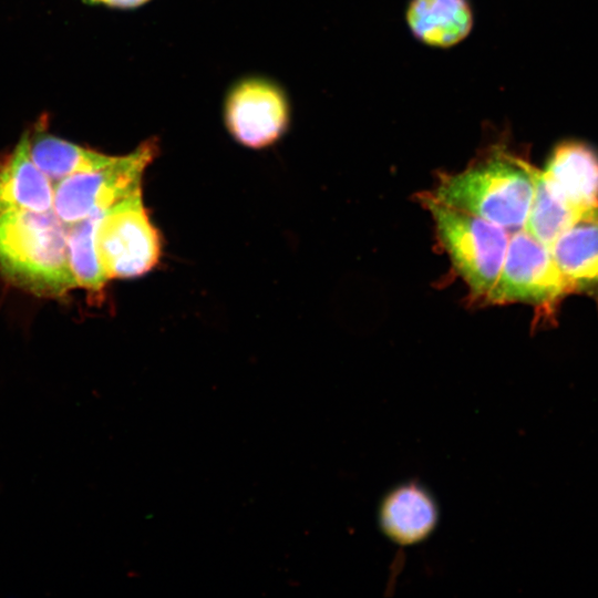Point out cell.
Wrapping results in <instances>:
<instances>
[{"label": "cell", "mask_w": 598, "mask_h": 598, "mask_svg": "<svg viewBox=\"0 0 598 598\" xmlns=\"http://www.w3.org/2000/svg\"><path fill=\"white\" fill-rule=\"evenodd\" d=\"M538 169L505 146H493L465 169L442 174L431 193L437 200L508 231L523 228Z\"/></svg>", "instance_id": "obj_1"}, {"label": "cell", "mask_w": 598, "mask_h": 598, "mask_svg": "<svg viewBox=\"0 0 598 598\" xmlns=\"http://www.w3.org/2000/svg\"><path fill=\"white\" fill-rule=\"evenodd\" d=\"M0 272L41 297H61L78 287L69 264L68 226L53 209L0 213Z\"/></svg>", "instance_id": "obj_2"}, {"label": "cell", "mask_w": 598, "mask_h": 598, "mask_svg": "<svg viewBox=\"0 0 598 598\" xmlns=\"http://www.w3.org/2000/svg\"><path fill=\"white\" fill-rule=\"evenodd\" d=\"M421 199L434 220L437 238L453 267L473 295L487 299L504 262L508 230L451 207L429 193Z\"/></svg>", "instance_id": "obj_3"}, {"label": "cell", "mask_w": 598, "mask_h": 598, "mask_svg": "<svg viewBox=\"0 0 598 598\" xmlns=\"http://www.w3.org/2000/svg\"><path fill=\"white\" fill-rule=\"evenodd\" d=\"M95 245L107 280L138 277L157 264L159 237L143 205L141 188L103 210Z\"/></svg>", "instance_id": "obj_4"}, {"label": "cell", "mask_w": 598, "mask_h": 598, "mask_svg": "<svg viewBox=\"0 0 598 598\" xmlns=\"http://www.w3.org/2000/svg\"><path fill=\"white\" fill-rule=\"evenodd\" d=\"M157 151L156 140H147L101 168L61 179L54 185L55 215L69 226L140 189L143 173Z\"/></svg>", "instance_id": "obj_5"}, {"label": "cell", "mask_w": 598, "mask_h": 598, "mask_svg": "<svg viewBox=\"0 0 598 598\" xmlns=\"http://www.w3.org/2000/svg\"><path fill=\"white\" fill-rule=\"evenodd\" d=\"M569 292L550 248L520 228L509 235L499 276L486 300L525 302L549 311Z\"/></svg>", "instance_id": "obj_6"}, {"label": "cell", "mask_w": 598, "mask_h": 598, "mask_svg": "<svg viewBox=\"0 0 598 598\" xmlns=\"http://www.w3.org/2000/svg\"><path fill=\"white\" fill-rule=\"evenodd\" d=\"M225 120L231 135L243 145L260 148L272 144L288 123L282 92L261 79L236 85L226 101Z\"/></svg>", "instance_id": "obj_7"}, {"label": "cell", "mask_w": 598, "mask_h": 598, "mask_svg": "<svg viewBox=\"0 0 598 598\" xmlns=\"http://www.w3.org/2000/svg\"><path fill=\"white\" fill-rule=\"evenodd\" d=\"M540 173L548 187L566 202L580 208L598 206V154L591 147L564 142Z\"/></svg>", "instance_id": "obj_8"}, {"label": "cell", "mask_w": 598, "mask_h": 598, "mask_svg": "<svg viewBox=\"0 0 598 598\" xmlns=\"http://www.w3.org/2000/svg\"><path fill=\"white\" fill-rule=\"evenodd\" d=\"M30 132L0 163V213L53 209L54 186L30 155Z\"/></svg>", "instance_id": "obj_9"}, {"label": "cell", "mask_w": 598, "mask_h": 598, "mask_svg": "<svg viewBox=\"0 0 598 598\" xmlns=\"http://www.w3.org/2000/svg\"><path fill=\"white\" fill-rule=\"evenodd\" d=\"M439 519L437 505L422 485L405 483L389 492L381 502L382 532L399 545H414L430 536Z\"/></svg>", "instance_id": "obj_10"}, {"label": "cell", "mask_w": 598, "mask_h": 598, "mask_svg": "<svg viewBox=\"0 0 598 598\" xmlns=\"http://www.w3.org/2000/svg\"><path fill=\"white\" fill-rule=\"evenodd\" d=\"M550 251L570 292H598V208L561 233Z\"/></svg>", "instance_id": "obj_11"}, {"label": "cell", "mask_w": 598, "mask_h": 598, "mask_svg": "<svg viewBox=\"0 0 598 598\" xmlns=\"http://www.w3.org/2000/svg\"><path fill=\"white\" fill-rule=\"evenodd\" d=\"M406 21L417 40L448 48L467 37L473 14L467 0H411Z\"/></svg>", "instance_id": "obj_12"}, {"label": "cell", "mask_w": 598, "mask_h": 598, "mask_svg": "<svg viewBox=\"0 0 598 598\" xmlns=\"http://www.w3.org/2000/svg\"><path fill=\"white\" fill-rule=\"evenodd\" d=\"M29 144L33 162L54 185L68 176L101 168L115 157L48 133L43 121L35 126L33 134L30 133Z\"/></svg>", "instance_id": "obj_13"}, {"label": "cell", "mask_w": 598, "mask_h": 598, "mask_svg": "<svg viewBox=\"0 0 598 598\" xmlns=\"http://www.w3.org/2000/svg\"><path fill=\"white\" fill-rule=\"evenodd\" d=\"M597 208L598 206L580 208L560 198L548 187L538 171L534 196L523 229L550 248L561 233Z\"/></svg>", "instance_id": "obj_14"}, {"label": "cell", "mask_w": 598, "mask_h": 598, "mask_svg": "<svg viewBox=\"0 0 598 598\" xmlns=\"http://www.w3.org/2000/svg\"><path fill=\"white\" fill-rule=\"evenodd\" d=\"M103 210L68 226L69 264L76 286L100 291L107 278L101 267L95 235Z\"/></svg>", "instance_id": "obj_15"}, {"label": "cell", "mask_w": 598, "mask_h": 598, "mask_svg": "<svg viewBox=\"0 0 598 598\" xmlns=\"http://www.w3.org/2000/svg\"><path fill=\"white\" fill-rule=\"evenodd\" d=\"M91 3H104L112 7H120V8H133L141 6L148 0H85Z\"/></svg>", "instance_id": "obj_16"}]
</instances>
